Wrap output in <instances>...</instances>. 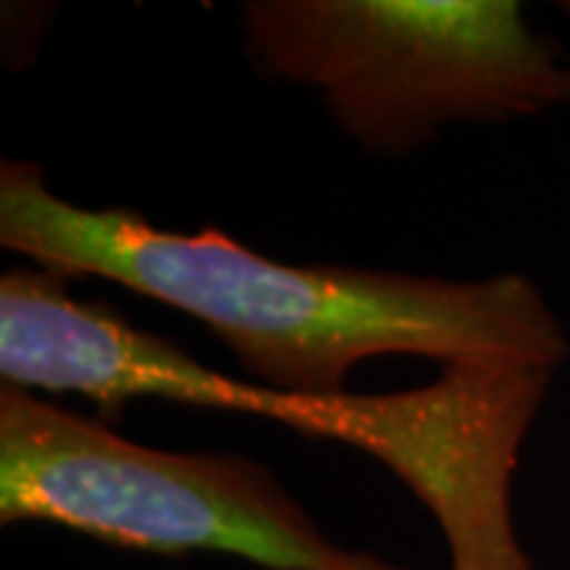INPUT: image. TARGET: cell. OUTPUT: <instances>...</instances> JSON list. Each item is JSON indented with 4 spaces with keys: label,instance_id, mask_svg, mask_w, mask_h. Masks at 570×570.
Returning <instances> with one entry per match:
<instances>
[{
    "label": "cell",
    "instance_id": "obj_1",
    "mask_svg": "<svg viewBox=\"0 0 570 570\" xmlns=\"http://www.w3.org/2000/svg\"><path fill=\"white\" fill-rule=\"evenodd\" d=\"M0 247L61 276H99L190 314L235 355L245 381L295 396H346L377 355L441 365L564 367L570 336L523 273L453 283L393 269L279 264L219 228L168 232L124 206H77L36 163L0 165Z\"/></svg>",
    "mask_w": 570,
    "mask_h": 570
},
{
    "label": "cell",
    "instance_id": "obj_2",
    "mask_svg": "<svg viewBox=\"0 0 570 570\" xmlns=\"http://www.w3.org/2000/svg\"><path fill=\"white\" fill-rule=\"evenodd\" d=\"M558 367L460 362L400 393L295 396L228 377L171 340L127 321L92 352V390L108 412L130 400L228 409L330 438L393 469L444 532L448 570H535L513 527V472Z\"/></svg>",
    "mask_w": 570,
    "mask_h": 570
},
{
    "label": "cell",
    "instance_id": "obj_3",
    "mask_svg": "<svg viewBox=\"0 0 570 570\" xmlns=\"http://www.w3.org/2000/svg\"><path fill=\"white\" fill-rule=\"evenodd\" d=\"M242 29L261 73L314 89L371 153L570 102V63L513 0H247Z\"/></svg>",
    "mask_w": 570,
    "mask_h": 570
},
{
    "label": "cell",
    "instance_id": "obj_4",
    "mask_svg": "<svg viewBox=\"0 0 570 570\" xmlns=\"http://www.w3.org/2000/svg\"><path fill=\"white\" fill-rule=\"evenodd\" d=\"M0 523H58L156 554L223 551L269 570H406L336 546L279 479L238 453H171L0 387Z\"/></svg>",
    "mask_w": 570,
    "mask_h": 570
}]
</instances>
